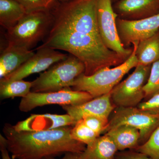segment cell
I'll return each mask as SVG.
<instances>
[{
    "label": "cell",
    "mask_w": 159,
    "mask_h": 159,
    "mask_svg": "<svg viewBox=\"0 0 159 159\" xmlns=\"http://www.w3.org/2000/svg\"><path fill=\"white\" fill-rule=\"evenodd\" d=\"M73 126L51 130L17 132L6 123L3 129L12 159H49L67 152L80 154L86 145L72 138Z\"/></svg>",
    "instance_id": "1"
},
{
    "label": "cell",
    "mask_w": 159,
    "mask_h": 159,
    "mask_svg": "<svg viewBox=\"0 0 159 159\" xmlns=\"http://www.w3.org/2000/svg\"><path fill=\"white\" fill-rule=\"evenodd\" d=\"M57 2L59 3L66 2H69L71 0H55Z\"/></svg>",
    "instance_id": "29"
},
{
    "label": "cell",
    "mask_w": 159,
    "mask_h": 159,
    "mask_svg": "<svg viewBox=\"0 0 159 159\" xmlns=\"http://www.w3.org/2000/svg\"><path fill=\"white\" fill-rule=\"evenodd\" d=\"M26 12L16 0H0V25L6 31L14 27Z\"/></svg>",
    "instance_id": "17"
},
{
    "label": "cell",
    "mask_w": 159,
    "mask_h": 159,
    "mask_svg": "<svg viewBox=\"0 0 159 159\" xmlns=\"http://www.w3.org/2000/svg\"><path fill=\"white\" fill-rule=\"evenodd\" d=\"M136 56L139 64L152 65L159 60V30L151 37L140 41L137 46Z\"/></svg>",
    "instance_id": "18"
},
{
    "label": "cell",
    "mask_w": 159,
    "mask_h": 159,
    "mask_svg": "<svg viewBox=\"0 0 159 159\" xmlns=\"http://www.w3.org/2000/svg\"><path fill=\"white\" fill-rule=\"evenodd\" d=\"M61 107L76 122L84 117L89 116L108 118L116 107L112 102L111 92L79 105Z\"/></svg>",
    "instance_id": "12"
},
{
    "label": "cell",
    "mask_w": 159,
    "mask_h": 159,
    "mask_svg": "<svg viewBox=\"0 0 159 159\" xmlns=\"http://www.w3.org/2000/svg\"><path fill=\"white\" fill-rule=\"evenodd\" d=\"M138 107L149 113L159 115V93L155 94L148 100L139 103Z\"/></svg>",
    "instance_id": "25"
},
{
    "label": "cell",
    "mask_w": 159,
    "mask_h": 159,
    "mask_svg": "<svg viewBox=\"0 0 159 159\" xmlns=\"http://www.w3.org/2000/svg\"><path fill=\"white\" fill-rule=\"evenodd\" d=\"M52 10L28 11L13 28L7 30V45L31 50L48 34L53 23Z\"/></svg>",
    "instance_id": "2"
},
{
    "label": "cell",
    "mask_w": 159,
    "mask_h": 159,
    "mask_svg": "<svg viewBox=\"0 0 159 159\" xmlns=\"http://www.w3.org/2000/svg\"><path fill=\"white\" fill-rule=\"evenodd\" d=\"M116 144L118 151L136 149L139 146L140 134L139 129L128 125H121L106 133Z\"/></svg>",
    "instance_id": "15"
},
{
    "label": "cell",
    "mask_w": 159,
    "mask_h": 159,
    "mask_svg": "<svg viewBox=\"0 0 159 159\" xmlns=\"http://www.w3.org/2000/svg\"><path fill=\"white\" fill-rule=\"evenodd\" d=\"M84 124L99 136L105 133L108 126L109 119L98 116H89L82 119Z\"/></svg>",
    "instance_id": "23"
},
{
    "label": "cell",
    "mask_w": 159,
    "mask_h": 159,
    "mask_svg": "<svg viewBox=\"0 0 159 159\" xmlns=\"http://www.w3.org/2000/svg\"><path fill=\"white\" fill-rule=\"evenodd\" d=\"M152 65L138 64L134 72L111 92L112 102L116 107H136L145 98L144 88Z\"/></svg>",
    "instance_id": "5"
},
{
    "label": "cell",
    "mask_w": 159,
    "mask_h": 159,
    "mask_svg": "<svg viewBox=\"0 0 159 159\" xmlns=\"http://www.w3.org/2000/svg\"><path fill=\"white\" fill-rule=\"evenodd\" d=\"M34 51L6 45L0 55V79L13 73L34 54Z\"/></svg>",
    "instance_id": "14"
},
{
    "label": "cell",
    "mask_w": 159,
    "mask_h": 159,
    "mask_svg": "<svg viewBox=\"0 0 159 159\" xmlns=\"http://www.w3.org/2000/svg\"><path fill=\"white\" fill-rule=\"evenodd\" d=\"M144 90L145 97L148 99L159 93V60L152 65L150 75Z\"/></svg>",
    "instance_id": "22"
},
{
    "label": "cell",
    "mask_w": 159,
    "mask_h": 159,
    "mask_svg": "<svg viewBox=\"0 0 159 159\" xmlns=\"http://www.w3.org/2000/svg\"><path fill=\"white\" fill-rule=\"evenodd\" d=\"M113 7L120 18L136 20L159 13V0H118Z\"/></svg>",
    "instance_id": "13"
},
{
    "label": "cell",
    "mask_w": 159,
    "mask_h": 159,
    "mask_svg": "<svg viewBox=\"0 0 159 159\" xmlns=\"http://www.w3.org/2000/svg\"><path fill=\"white\" fill-rule=\"evenodd\" d=\"M70 115L45 114L32 115L28 119L13 125L17 132H34L51 130L66 126H74L76 124Z\"/></svg>",
    "instance_id": "11"
},
{
    "label": "cell",
    "mask_w": 159,
    "mask_h": 159,
    "mask_svg": "<svg viewBox=\"0 0 159 159\" xmlns=\"http://www.w3.org/2000/svg\"><path fill=\"white\" fill-rule=\"evenodd\" d=\"M118 17L111 0H97V26L102 41L109 49L128 59L133 49L125 48L120 41L116 26Z\"/></svg>",
    "instance_id": "7"
},
{
    "label": "cell",
    "mask_w": 159,
    "mask_h": 159,
    "mask_svg": "<svg viewBox=\"0 0 159 159\" xmlns=\"http://www.w3.org/2000/svg\"><path fill=\"white\" fill-rule=\"evenodd\" d=\"M117 31L122 45L127 47L134 42L151 37L159 30V13L143 19L128 20L116 19Z\"/></svg>",
    "instance_id": "9"
},
{
    "label": "cell",
    "mask_w": 159,
    "mask_h": 159,
    "mask_svg": "<svg viewBox=\"0 0 159 159\" xmlns=\"http://www.w3.org/2000/svg\"><path fill=\"white\" fill-rule=\"evenodd\" d=\"M124 125L139 129L140 146L148 140L159 126V115L149 113L138 107H117L109 121L108 126L105 133L119 125Z\"/></svg>",
    "instance_id": "6"
},
{
    "label": "cell",
    "mask_w": 159,
    "mask_h": 159,
    "mask_svg": "<svg viewBox=\"0 0 159 159\" xmlns=\"http://www.w3.org/2000/svg\"><path fill=\"white\" fill-rule=\"evenodd\" d=\"M37 52L17 70L1 80H20L31 74L45 71L69 54L49 48H37Z\"/></svg>",
    "instance_id": "10"
},
{
    "label": "cell",
    "mask_w": 159,
    "mask_h": 159,
    "mask_svg": "<svg viewBox=\"0 0 159 159\" xmlns=\"http://www.w3.org/2000/svg\"><path fill=\"white\" fill-rule=\"evenodd\" d=\"M85 66L79 59L69 54L32 81L31 92L49 93L71 88L75 80L84 73Z\"/></svg>",
    "instance_id": "4"
},
{
    "label": "cell",
    "mask_w": 159,
    "mask_h": 159,
    "mask_svg": "<svg viewBox=\"0 0 159 159\" xmlns=\"http://www.w3.org/2000/svg\"><path fill=\"white\" fill-rule=\"evenodd\" d=\"M26 9L27 12L39 10H52L58 2L55 0H16Z\"/></svg>",
    "instance_id": "24"
},
{
    "label": "cell",
    "mask_w": 159,
    "mask_h": 159,
    "mask_svg": "<svg viewBox=\"0 0 159 159\" xmlns=\"http://www.w3.org/2000/svg\"><path fill=\"white\" fill-rule=\"evenodd\" d=\"M135 150L145 154L152 159H159V126L148 140Z\"/></svg>",
    "instance_id": "21"
},
{
    "label": "cell",
    "mask_w": 159,
    "mask_h": 159,
    "mask_svg": "<svg viewBox=\"0 0 159 159\" xmlns=\"http://www.w3.org/2000/svg\"><path fill=\"white\" fill-rule=\"evenodd\" d=\"M79 153L74 152H67L65 154L64 156L61 159H55V158L49 159H80Z\"/></svg>",
    "instance_id": "28"
},
{
    "label": "cell",
    "mask_w": 159,
    "mask_h": 159,
    "mask_svg": "<svg viewBox=\"0 0 159 159\" xmlns=\"http://www.w3.org/2000/svg\"><path fill=\"white\" fill-rule=\"evenodd\" d=\"M118 1V0H111L112 2V3L116 2Z\"/></svg>",
    "instance_id": "30"
},
{
    "label": "cell",
    "mask_w": 159,
    "mask_h": 159,
    "mask_svg": "<svg viewBox=\"0 0 159 159\" xmlns=\"http://www.w3.org/2000/svg\"><path fill=\"white\" fill-rule=\"evenodd\" d=\"M32 82L20 80H0V97L2 99L25 97L31 92Z\"/></svg>",
    "instance_id": "19"
},
{
    "label": "cell",
    "mask_w": 159,
    "mask_h": 159,
    "mask_svg": "<svg viewBox=\"0 0 159 159\" xmlns=\"http://www.w3.org/2000/svg\"><path fill=\"white\" fill-rule=\"evenodd\" d=\"M71 135L74 140L85 144L86 146L93 144L100 136L87 126L82 119L77 121L73 126Z\"/></svg>",
    "instance_id": "20"
},
{
    "label": "cell",
    "mask_w": 159,
    "mask_h": 159,
    "mask_svg": "<svg viewBox=\"0 0 159 159\" xmlns=\"http://www.w3.org/2000/svg\"><path fill=\"white\" fill-rule=\"evenodd\" d=\"M139 42L133 43V52L123 63L113 68L107 67L90 76L80 74L74 80L71 88L74 91H82L97 98L111 93L125 74L139 64L136 50Z\"/></svg>",
    "instance_id": "3"
},
{
    "label": "cell",
    "mask_w": 159,
    "mask_h": 159,
    "mask_svg": "<svg viewBox=\"0 0 159 159\" xmlns=\"http://www.w3.org/2000/svg\"><path fill=\"white\" fill-rule=\"evenodd\" d=\"M115 159H152L145 154L133 149L120 151L117 152Z\"/></svg>",
    "instance_id": "26"
},
{
    "label": "cell",
    "mask_w": 159,
    "mask_h": 159,
    "mask_svg": "<svg viewBox=\"0 0 159 159\" xmlns=\"http://www.w3.org/2000/svg\"><path fill=\"white\" fill-rule=\"evenodd\" d=\"M93 99L89 93L73 90L71 88L49 93L30 92L25 97L22 98L19 108L21 111L27 112L39 107L51 104L61 106L77 105Z\"/></svg>",
    "instance_id": "8"
},
{
    "label": "cell",
    "mask_w": 159,
    "mask_h": 159,
    "mask_svg": "<svg viewBox=\"0 0 159 159\" xmlns=\"http://www.w3.org/2000/svg\"><path fill=\"white\" fill-rule=\"evenodd\" d=\"M118 149L107 135L99 136L79 154L80 159H115Z\"/></svg>",
    "instance_id": "16"
},
{
    "label": "cell",
    "mask_w": 159,
    "mask_h": 159,
    "mask_svg": "<svg viewBox=\"0 0 159 159\" xmlns=\"http://www.w3.org/2000/svg\"><path fill=\"white\" fill-rule=\"evenodd\" d=\"M0 150L2 154V159H11L9 156V151L7 149L6 138L2 134L0 135Z\"/></svg>",
    "instance_id": "27"
}]
</instances>
